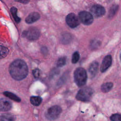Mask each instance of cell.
<instances>
[{
  "mask_svg": "<svg viewBox=\"0 0 121 121\" xmlns=\"http://www.w3.org/2000/svg\"><path fill=\"white\" fill-rule=\"evenodd\" d=\"M12 103L9 100L2 98L0 99V110L2 111H8L12 108Z\"/></svg>",
  "mask_w": 121,
  "mask_h": 121,
  "instance_id": "30bf717a",
  "label": "cell"
},
{
  "mask_svg": "<svg viewBox=\"0 0 121 121\" xmlns=\"http://www.w3.org/2000/svg\"><path fill=\"white\" fill-rule=\"evenodd\" d=\"M113 83L112 82H106L103 84L101 85V91L103 93H107L109 92L113 87Z\"/></svg>",
  "mask_w": 121,
  "mask_h": 121,
  "instance_id": "5bb4252c",
  "label": "cell"
},
{
  "mask_svg": "<svg viewBox=\"0 0 121 121\" xmlns=\"http://www.w3.org/2000/svg\"><path fill=\"white\" fill-rule=\"evenodd\" d=\"M59 73V69H52V71L50 73V77L53 78V77L55 76L56 75H58Z\"/></svg>",
  "mask_w": 121,
  "mask_h": 121,
  "instance_id": "484cf974",
  "label": "cell"
},
{
  "mask_svg": "<svg viewBox=\"0 0 121 121\" xmlns=\"http://www.w3.org/2000/svg\"><path fill=\"white\" fill-rule=\"evenodd\" d=\"M112 121H121V115L118 113H115L110 117Z\"/></svg>",
  "mask_w": 121,
  "mask_h": 121,
  "instance_id": "603a6c76",
  "label": "cell"
},
{
  "mask_svg": "<svg viewBox=\"0 0 121 121\" xmlns=\"http://www.w3.org/2000/svg\"><path fill=\"white\" fill-rule=\"evenodd\" d=\"M74 78L76 84L78 87L84 86L87 80L86 70L81 67L76 69L74 73Z\"/></svg>",
  "mask_w": 121,
  "mask_h": 121,
  "instance_id": "7a4b0ae2",
  "label": "cell"
},
{
  "mask_svg": "<svg viewBox=\"0 0 121 121\" xmlns=\"http://www.w3.org/2000/svg\"><path fill=\"white\" fill-rule=\"evenodd\" d=\"M9 72L13 78L16 80H21L27 76L28 69L24 60L17 59L9 65Z\"/></svg>",
  "mask_w": 121,
  "mask_h": 121,
  "instance_id": "6da1fadb",
  "label": "cell"
},
{
  "mask_svg": "<svg viewBox=\"0 0 121 121\" xmlns=\"http://www.w3.org/2000/svg\"><path fill=\"white\" fill-rule=\"evenodd\" d=\"M15 1L23 3V4H27L30 1L29 0H15Z\"/></svg>",
  "mask_w": 121,
  "mask_h": 121,
  "instance_id": "83f0119b",
  "label": "cell"
},
{
  "mask_svg": "<svg viewBox=\"0 0 121 121\" xmlns=\"http://www.w3.org/2000/svg\"><path fill=\"white\" fill-rule=\"evenodd\" d=\"M66 22L67 25L71 28H75L80 24L78 17L74 13L69 14L66 17Z\"/></svg>",
  "mask_w": 121,
  "mask_h": 121,
  "instance_id": "52a82bcc",
  "label": "cell"
},
{
  "mask_svg": "<svg viewBox=\"0 0 121 121\" xmlns=\"http://www.w3.org/2000/svg\"><path fill=\"white\" fill-rule=\"evenodd\" d=\"M3 94L6 96L9 97V99H10L12 100H14L16 102H20L21 101V99L19 97H18L17 95H15L14 94H13L11 92L6 91L3 93Z\"/></svg>",
  "mask_w": 121,
  "mask_h": 121,
  "instance_id": "2e32d148",
  "label": "cell"
},
{
  "mask_svg": "<svg viewBox=\"0 0 121 121\" xmlns=\"http://www.w3.org/2000/svg\"><path fill=\"white\" fill-rule=\"evenodd\" d=\"M22 36L29 40H35L40 36V31L36 27H32L25 30L23 32Z\"/></svg>",
  "mask_w": 121,
  "mask_h": 121,
  "instance_id": "5b68a950",
  "label": "cell"
},
{
  "mask_svg": "<svg viewBox=\"0 0 121 121\" xmlns=\"http://www.w3.org/2000/svg\"><path fill=\"white\" fill-rule=\"evenodd\" d=\"M94 94V90L89 87H85L80 89L77 95L76 98L79 101L82 102L89 101Z\"/></svg>",
  "mask_w": 121,
  "mask_h": 121,
  "instance_id": "3957f363",
  "label": "cell"
},
{
  "mask_svg": "<svg viewBox=\"0 0 121 121\" xmlns=\"http://www.w3.org/2000/svg\"><path fill=\"white\" fill-rule=\"evenodd\" d=\"M41 52L43 55H46L48 53V49L46 47H43L41 48Z\"/></svg>",
  "mask_w": 121,
  "mask_h": 121,
  "instance_id": "4316f807",
  "label": "cell"
},
{
  "mask_svg": "<svg viewBox=\"0 0 121 121\" xmlns=\"http://www.w3.org/2000/svg\"><path fill=\"white\" fill-rule=\"evenodd\" d=\"M9 52V49L7 47L0 45V59L6 57L8 54Z\"/></svg>",
  "mask_w": 121,
  "mask_h": 121,
  "instance_id": "d6986e66",
  "label": "cell"
},
{
  "mask_svg": "<svg viewBox=\"0 0 121 121\" xmlns=\"http://www.w3.org/2000/svg\"><path fill=\"white\" fill-rule=\"evenodd\" d=\"M40 17V14L35 12L30 13L26 18V22L28 24L33 23L38 20Z\"/></svg>",
  "mask_w": 121,
  "mask_h": 121,
  "instance_id": "7c38bea8",
  "label": "cell"
},
{
  "mask_svg": "<svg viewBox=\"0 0 121 121\" xmlns=\"http://www.w3.org/2000/svg\"><path fill=\"white\" fill-rule=\"evenodd\" d=\"M72 37L70 34L66 33L62 35L61 38V41L63 44H68L72 40Z\"/></svg>",
  "mask_w": 121,
  "mask_h": 121,
  "instance_id": "e0dca14e",
  "label": "cell"
},
{
  "mask_svg": "<svg viewBox=\"0 0 121 121\" xmlns=\"http://www.w3.org/2000/svg\"><path fill=\"white\" fill-rule=\"evenodd\" d=\"M80 21L85 25H91L94 20L93 15L86 11H82L78 14Z\"/></svg>",
  "mask_w": 121,
  "mask_h": 121,
  "instance_id": "8992f818",
  "label": "cell"
},
{
  "mask_svg": "<svg viewBox=\"0 0 121 121\" xmlns=\"http://www.w3.org/2000/svg\"><path fill=\"white\" fill-rule=\"evenodd\" d=\"M79 54L78 53V52H75L72 55V60L71 61L72 62V63H76L79 60Z\"/></svg>",
  "mask_w": 121,
  "mask_h": 121,
  "instance_id": "7402d4cb",
  "label": "cell"
},
{
  "mask_svg": "<svg viewBox=\"0 0 121 121\" xmlns=\"http://www.w3.org/2000/svg\"><path fill=\"white\" fill-rule=\"evenodd\" d=\"M112 63V57L111 55L106 56L103 59L101 67L100 70L102 72H104L110 68Z\"/></svg>",
  "mask_w": 121,
  "mask_h": 121,
  "instance_id": "9c48e42d",
  "label": "cell"
},
{
  "mask_svg": "<svg viewBox=\"0 0 121 121\" xmlns=\"http://www.w3.org/2000/svg\"><path fill=\"white\" fill-rule=\"evenodd\" d=\"M10 11L11 12V14L13 16V17L14 18V20L17 23H19L20 22L21 19L20 17H19L17 15V9L16 8L13 7L11 8Z\"/></svg>",
  "mask_w": 121,
  "mask_h": 121,
  "instance_id": "ffe728a7",
  "label": "cell"
},
{
  "mask_svg": "<svg viewBox=\"0 0 121 121\" xmlns=\"http://www.w3.org/2000/svg\"><path fill=\"white\" fill-rule=\"evenodd\" d=\"M90 11L92 14L96 17H102L105 13V9L104 7L98 4L93 5L91 7Z\"/></svg>",
  "mask_w": 121,
  "mask_h": 121,
  "instance_id": "ba28073f",
  "label": "cell"
},
{
  "mask_svg": "<svg viewBox=\"0 0 121 121\" xmlns=\"http://www.w3.org/2000/svg\"><path fill=\"white\" fill-rule=\"evenodd\" d=\"M99 63L96 61H93L89 66L88 68V72L90 77L92 78L94 77L98 72Z\"/></svg>",
  "mask_w": 121,
  "mask_h": 121,
  "instance_id": "8fae6325",
  "label": "cell"
},
{
  "mask_svg": "<svg viewBox=\"0 0 121 121\" xmlns=\"http://www.w3.org/2000/svg\"><path fill=\"white\" fill-rule=\"evenodd\" d=\"M30 101L33 105L35 106H38L41 104L42 102V99L39 96H33L30 97Z\"/></svg>",
  "mask_w": 121,
  "mask_h": 121,
  "instance_id": "ac0fdd59",
  "label": "cell"
},
{
  "mask_svg": "<svg viewBox=\"0 0 121 121\" xmlns=\"http://www.w3.org/2000/svg\"><path fill=\"white\" fill-rule=\"evenodd\" d=\"M118 9H119V6L118 5L115 4V5H112L111 7V8L109 11V13H108V18H109V19L112 18L113 17V16L115 15V14L116 13L117 11L118 10Z\"/></svg>",
  "mask_w": 121,
  "mask_h": 121,
  "instance_id": "9a60e30c",
  "label": "cell"
},
{
  "mask_svg": "<svg viewBox=\"0 0 121 121\" xmlns=\"http://www.w3.org/2000/svg\"><path fill=\"white\" fill-rule=\"evenodd\" d=\"M33 74L35 78H38L40 75V70L38 69H35L33 70Z\"/></svg>",
  "mask_w": 121,
  "mask_h": 121,
  "instance_id": "d4e9b609",
  "label": "cell"
},
{
  "mask_svg": "<svg viewBox=\"0 0 121 121\" xmlns=\"http://www.w3.org/2000/svg\"><path fill=\"white\" fill-rule=\"evenodd\" d=\"M15 117L10 113H4L0 116V121H15Z\"/></svg>",
  "mask_w": 121,
  "mask_h": 121,
  "instance_id": "4fadbf2b",
  "label": "cell"
},
{
  "mask_svg": "<svg viewBox=\"0 0 121 121\" xmlns=\"http://www.w3.org/2000/svg\"><path fill=\"white\" fill-rule=\"evenodd\" d=\"M120 59H121V55H120Z\"/></svg>",
  "mask_w": 121,
  "mask_h": 121,
  "instance_id": "f1b7e54d",
  "label": "cell"
},
{
  "mask_svg": "<svg viewBox=\"0 0 121 121\" xmlns=\"http://www.w3.org/2000/svg\"><path fill=\"white\" fill-rule=\"evenodd\" d=\"M66 63V57H62L60 58L57 62V66L58 67H61L64 66Z\"/></svg>",
  "mask_w": 121,
  "mask_h": 121,
  "instance_id": "44dd1931",
  "label": "cell"
},
{
  "mask_svg": "<svg viewBox=\"0 0 121 121\" xmlns=\"http://www.w3.org/2000/svg\"><path fill=\"white\" fill-rule=\"evenodd\" d=\"M101 44V42L99 41L94 40L90 43V46L93 48H95L98 47Z\"/></svg>",
  "mask_w": 121,
  "mask_h": 121,
  "instance_id": "cb8c5ba5",
  "label": "cell"
},
{
  "mask_svg": "<svg viewBox=\"0 0 121 121\" xmlns=\"http://www.w3.org/2000/svg\"><path fill=\"white\" fill-rule=\"evenodd\" d=\"M61 111L62 109L60 106L54 105L47 110L45 113V116L47 119L53 121L59 117Z\"/></svg>",
  "mask_w": 121,
  "mask_h": 121,
  "instance_id": "277c9868",
  "label": "cell"
}]
</instances>
